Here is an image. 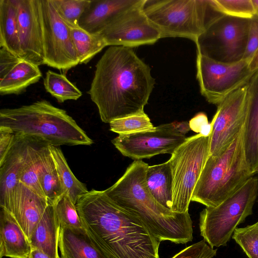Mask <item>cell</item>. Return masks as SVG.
Here are the masks:
<instances>
[{
    "mask_svg": "<svg viewBox=\"0 0 258 258\" xmlns=\"http://www.w3.org/2000/svg\"><path fill=\"white\" fill-rule=\"evenodd\" d=\"M60 230L54 205L49 204L29 239L32 248L40 250L52 258H61L58 253Z\"/></svg>",
    "mask_w": 258,
    "mask_h": 258,
    "instance_id": "22",
    "label": "cell"
},
{
    "mask_svg": "<svg viewBox=\"0 0 258 258\" xmlns=\"http://www.w3.org/2000/svg\"><path fill=\"white\" fill-rule=\"evenodd\" d=\"M95 68L88 93L103 122L144 112L155 80L132 48L110 46Z\"/></svg>",
    "mask_w": 258,
    "mask_h": 258,
    "instance_id": "1",
    "label": "cell"
},
{
    "mask_svg": "<svg viewBox=\"0 0 258 258\" xmlns=\"http://www.w3.org/2000/svg\"><path fill=\"white\" fill-rule=\"evenodd\" d=\"M257 196H258V194H257Z\"/></svg>",
    "mask_w": 258,
    "mask_h": 258,
    "instance_id": "46",
    "label": "cell"
},
{
    "mask_svg": "<svg viewBox=\"0 0 258 258\" xmlns=\"http://www.w3.org/2000/svg\"><path fill=\"white\" fill-rule=\"evenodd\" d=\"M149 165L135 160L123 175L104 191L114 204L139 218L160 241L186 243L192 240L188 212L176 213L160 204L150 193L146 180Z\"/></svg>",
    "mask_w": 258,
    "mask_h": 258,
    "instance_id": "3",
    "label": "cell"
},
{
    "mask_svg": "<svg viewBox=\"0 0 258 258\" xmlns=\"http://www.w3.org/2000/svg\"><path fill=\"white\" fill-rule=\"evenodd\" d=\"M70 28L79 63L87 64L107 46L104 39L99 34L91 33L79 26Z\"/></svg>",
    "mask_w": 258,
    "mask_h": 258,
    "instance_id": "29",
    "label": "cell"
},
{
    "mask_svg": "<svg viewBox=\"0 0 258 258\" xmlns=\"http://www.w3.org/2000/svg\"><path fill=\"white\" fill-rule=\"evenodd\" d=\"M218 10L224 15L251 19L255 14L252 0H214Z\"/></svg>",
    "mask_w": 258,
    "mask_h": 258,
    "instance_id": "35",
    "label": "cell"
},
{
    "mask_svg": "<svg viewBox=\"0 0 258 258\" xmlns=\"http://www.w3.org/2000/svg\"><path fill=\"white\" fill-rule=\"evenodd\" d=\"M49 145L44 148L43 151L39 180L48 204L53 205L63 194V192Z\"/></svg>",
    "mask_w": 258,
    "mask_h": 258,
    "instance_id": "28",
    "label": "cell"
},
{
    "mask_svg": "<svg viewBox=\"0 0 258 258\" xmlns=\"http://www.w3.org/2000/svg\"><path fill=\"white\" fill-rule=\"evenodd\" d=\"M258 194V177L251 176L238 190L214 207L200 213L201 235L211 247L225 246L238 225L252 214Z\"/></svg>",
    "mask_w": 258,
    "mask_h": 258,
    "instance_id": "7",
    "label": "cell"
},
{
    "mask_svg": "<svg viewBox=\"0 0 258 258\" xmlns=\"http://www.w3.org/2000/svg\"><path fill=\"white\" fill-rule=\"evenodd\" d=\"M142 1L91 0L79 20V26L88 32L98 34L116 16Z\"/></svg>",
    "mask_w": 258,
    "mask_h": 258,
    "instance_id": "19",
    "label": "cell"
},
{
    "mask_svg": "<svg viewBox=\"0 0 258 258\" xmlns=\"http://www.w3.org/2000/svg\"><path fill=\"white\" fill-rule=\"evenodd\" d=\"M248 83L228 95L218 105L212 122L210 156H218L233 143L241 131L247 105Z\"/></svg>",
    "mask_w": 258,
    "mask_h": 258,
    "instance_id": "14",
    "label": "cell"
},
{
    "mask_svg": "<svg viewBox=\"0 0 258 258\" xmlns=\"http://www.w3.org/2000/svg\"><path fill=\"white\" fill-rule=\"evenodd\" d=\"M146 0L113 18L98 34L107 46L133 48L150 45L161 38L158 29L143 11Z\"/></svg>",
    "mask_w": 258,
    "mask_h": 258,
    "instance_id": "12",
    "label": "cell"
},
{
    "mask_svg": "<svg viewBox=\"0 0 258 258\" xmlns=\"http://www.w3.org/2000/svg\"><path fill=\"white\" fill-rule=\"evenodd\" d=\"M43 85L46 91L60 103L70 100H77L82 95V92L66 75L50 70L46 73Z\"/></svg>",
    "mask_w": 258,
    "mask_h": 258,
    "instance_id": "30",
    "label": "cell"
},
{
    "mask_svg": "<svg viewBox=\"0 0 258 258\" xmlns=\"http://www.w3.org/2000/svg\"><path fill=\"white\" fill-rule=\"evenodd\" d=\"M255 15L258 16V0H252Z\"/></svg>",
    "mask_w": 258,
    "mask_h": 258,
    "instance_id": "44",
    "label": "cell"
},
{
    "mask_svg": "<svg viewBox=\"0 0 258 258\" xmlns=\"http://www.w3.org/2000/svg\"><path fill=\"white\" fill-rule=\"evenodd\" d=\"M186 139L171 122L158 125L153 131L118 135L111 142L123 156L142 160L159 154H172Z\"/></svg>",
    "mask_w": 258,
    "mask_h": 258,
    "instance_id": "13",
    "label": "cell"
},
{
    "mask_svg": "<svg viewBox=\"0 0 258 258\" xmlns=\"http://www.w3.org/2000/svg\"><path fill=\"white\" fill-rule=\"evenodd\" d=\"M44 63L67 71L79 64L70 27L60 18L52 0H39Z\"/></svg>",
    "mask_w": 258,
    "mask_h": 258,
    "instance_id": "11",
    "label": "cell"
},
{
    "mask_svg": "<svg viewBox=\"0 0 258 258\" xmlns=\"http://www.w3.org/2000/svg\"><path fill=\"white\" fill-rule=\"evenodd\" d=\"M242 140L245 158L254 175L258 169V70L248 83L247 105Z\"/></svg>",
    "mask_w": 258,
    "mask_h": 258,
    "instance_id": "18",
    "label": "cell"
},
{
    "mask_svg": "<svg viewBox=\"0 0 258 258\" xmlns=\"http://www.w3.org/2000/svg\"><path fill=\"white\" fill-rule=\"evenodd\" d=\"M258 48V16L254 15L250 20L248 40L243 59L249 62Z\"/></svg>",
    "mask_w": 258,
    "mask_h": 258,
    "instance_id": "37",
    "label": "cell"
},
{
    "mask_svg": "<svg viewBox=\"0 0 258 258\" xmlns=\"http://www.w3.org/2000/svg\"><path fill=\"white\" fill-rule=\"evenodd\" d=\"M58 14L69 27H78L79 20L91 0H52Z\"/></svg>",
    "mask_w": 258,
    "mask_h": 258,
    "instance_id": "32",
    "label": "cell"
},
{
    "mask_svg": "<svg viewBox=\"0 0 258 258\" xmlns=\"http://www.w3.org/2000/svg\"><path fill=\"white\" fill-rule=\"evenodd\" d=\"M250 20L221 16L196 41L197 53L221 62L241 61L247 47Z\"/></svg>",
    "mask_w": 258,
    "mask_h": 258,
    "instance_id": "9",
    "label": "cell"
},
{
    "mask_svg": "<svg viewBox=\"0 0 258 258\" xmlns=\"http://www.w3.org/2000/svg\"><path fill=\"white\" fill-rule=\"evenodd\" d=\"M31 250L30 241L20 225L9 212L1 208L0 258H29Z\"/></svg>",
    "mask_w": 258,
    "mask_h": 258,
    "instance_id": "21",
    "label": "cell"
},
{
    "mask_svg": "<svg viewBox=\"0 0 258 258\" xmlns=\"http://www.w3.org/2000/svg\"><path fill=\"white\" fill-rule=\"evenodd\" d=\"M22 58L6 49H0V79L7 75Z\"/></svg>",
    "mask_w": 258,
    "mask_h": 258,
    "instance_id": "39",
    "label": "cell"
},
{
    "mask_svg": "<svg viewBox=\"0 0 258 258\" xmlns=\"http://www.w3.org/2000/svg\"><path fill=\"white\" fill-rule=\"evenodd\" d=\"M0 126L10 128L15 134L38 138L56 147L93 144L64 110L45 100L17 108L2 109Z\"/></svg>",
    "mask_w": 258,
    "mask_h": 258,
    "instance_id": "4",
    "label": "cell"
},
{
    "mask_svg": "<svg viewBox=\"0 0 258 258\" xmlns=\"http://www.w3.org/2000/svg\"><path fill=\"white\" fill-rule=\"evenodd\" d=\"M19 35L23 59L38 66L44 63L39 0H16Z\"/></svg>",
    "mask_w": 258,
    "mask_h": 258,
    "instance_id": "15",
    "label": "cell"
},
{
    "mask_svg": "<svg viewBox=\"0 0 258 258\" xmlns=\"http://www.w3.org/2000/svg\"><path fill=\"white\" fill-rule=\"evenodd\" d=\"M243 127L230 146L218 156H209L193 191L191 201L214 207L231 196L253 174L246 161Z\"/></svg>",
    "mask_w": 258,
    "mask_h": 258,
    "instance_id": "5",
    "label": "cell"
},
{
    "mask_svg": "<svg viewBox=\"0 0 258 258\" xmlns=\"http://www.w3.org/2000/svg\"><path fill=\"white\" fill-rule=\"evenodd\" d=\"M76 206L84 228L111 258H159L161 241L104 190L88 191L78 198Z\"/></svg>",
    "mask_w": 258,
    "mask_h": 258,
    "instance_id": "2",
    "label": "cell"
},
{
    "mask_svg": "<svg viewBox=\"0 0 258 258\" xmlns=\"http://www.w3.org/2000/svg\"><path fill=\"white\" fill-rule=\"evenodd\" d=\"M143 11L161 38L183 37L195 42L224 15L214 0H146Z\"/></svg>",
    "mask_w": 258,
    "mask_h": 258,
    "instance_id": "6",
    "label": "cell"
},
{
    "mask_svg": "<svg viewBox=\"0 0 258 258\" xmlns=\"http://www.w3.org/2000/svg\"><path fill=\"white\" fill-rule=\"evenodd\" d=\"M48 205L45 198L19 182L5 210L14 217L29 240Z\"/></svg>",
    "mask_w": 258,
    "mask_h": 258,
    "instance_id": "16",
    "label": "cell"
},
{
    "mask_svg": "<svg viewBox=\"0 0 258 258\" xmlns=\"http://www.w3.org/2000/svg\"><path fill=\"white\" fill-rule=\"evenodd\" d=\"M232 238L248 258H258V221L244 227H237Z\"/></svg>",
    "mask_w": 258,
    "mask_h": 258,
    "instance_id": "34",
    "label": "cell"
},
{
    "mask_svg": "<svg viewBox=\"0 0 258 258\" xmlns=\"http://www.w3.org/2000/svg\"><path fill=\"white\" fill-rule=\"evenodd\" d=\"M0 47L21 58L16 0H0Z\"/></svg>",
    "mask_w": 258,
    "mask_h": 258,
    "instance_id": "24",
    "label": "cell"
},
{
    "mask_svg": "<svg viewBox=\"0 0 258 258\" xmlns=\"http://www.w3.org/2000/svg\"><path fill=\"white\" fill-rule=\"evenodd\" d=\"M210 136L201 134L186 138L171 154L170 163L172 175L171 211L186 213L192 195L210 155Z\"/></svg>",
    "mask_w": 258,
    "mask_h": 258,
    "instance_id": "8",
    "label": "cell"
},
{
    "mask_svg": "<svg viewBox=\"0 0 258 258\" xmlns=\"http://www.w3.org/2000/svg\"><path fill=\"white\" fill-rule=\"evenodd\" d=\"M15 134L9 127L0 126V163L5 158L14 141Z\"/></svg>",
    "mask_w": 258,
    "mask_h": 258,
    "instance_id": "40",
    "label": "cell"
},
{
    "mask_svg": "<svg viewBox=\"0 0 258 258\" xmlns=\"http://www.w3.org/2000/svg\"><path fill=\"white\" fill-rule=\"evenodd\" d=\"M29 141V137L15 134L13 145L0 163V206L6 209L19 182Z\"/></svg>",
    "mask_w": 258,
    "mask_h": 258,
    "instance_id": "17",
    "label": "cell"
},
{
    "mask_svg": "<svg viewBox=\"0 0 258 258\" xmlns=\"http://www.w3.org/2000/svg\"><path fill=\"white\" fill-rule=\"evenodd\" d=\"M197 79L201 94L210 103L218 105L228 95L247 84L255 72L249 62L215 61L199 53L197 55Z\"/></svg>",
    "mask_w": 258,
    "mask_h": 258,
    "instance_id": "10",
    "label": "cell"
},
{
    "mask_svg": "<svg viewBox=\"0 0 258 258\" xmlns=\"http://www.w3.org/2000/svg\"><path fill=\"white\" fill-rule=\"evenodd\" d=\"M42 76L39 67L21 59L2 79H0L1 95L20 94Z\"/></svg>",
    "mask_w": 258,
    "mask_h": 258,
    "instance_id": "23",
    "label": "cell"
},
{
    "mask_svg": "<svg viewBox=\"0 0 258 258\" xmlns=\"http://www.w3.org/2000/svg\"><path fill=\"white\" fill-rule=\"evenodd\" d=\"M146 180L154 198L162 206L171 210L172 175L169 162L149 166Z\"/></svg>",
    "mask_w": 258,
    "mask_h": 258,
    "instance_id": "26",
    "label": "cell"
},
{
    "mask_svg": "<svg viewBox=\"0 0 258 258\" xmlns=\"http://www.w3.org/2000/svg\"><path fill=\"white\" fill-rule=\"evenodd\" d=\"M53 205L60 227L84 228L76 204L68 195H62Z\"/></svg>",
    "mask_w": 258,
    "mask_h": 258,
    "instance_id": "33",
    "label": "cell"
},
{
    "mask_svg": "<svg viewBox=\"0 0 258 258\" xmlns=\"http://www.w3.org/2000/svg\"><path fill=\"white\" fill-rule=\"evenodd\" d=\"M51 156L62 185L63 194L68 195L74 204L78 198L89 190L85 184L79 181L71 171L61 150L49 145Z\"/></svg>",
    "mask_w": 258,
    "mask_h": 258,
    "instance_id": "27",
    "label": "cell"
},
{
    "mask_svg": "<svg viewBox=\"0 0 258 258\" xmlns=\"http://www.w3.org/2000/svg\"><path fill=\"white\" fill-rule=\"evenodd\" d=\"M110 130L118 135H130L155 130L148 115L144 112L112 120Z\"/></svg>",
    "mask_w": 258,
    "mask_h": 258,
    "instance_id": "31",
    "label": "cell"
},
{
    "mask_svg": "<svg viewBox=\"0 0 258 258\" xmlns=\"http://www.w3.org/2000/svg\"><path fill=\"white\" fill-rule=\"evenodd\" d=\"M256 173H257V174H258V169H257V171H256Z\"/></svg>",
    "mask_w": 258,
    "mask_h": 258,
    "instance_id": "45",
    "label": "cell"
},
{
    "mask_svg": "<svg viewBox=\"0 0 258 258\" xmlns=\"http://www.w3.org/2000/svg\"><path fill=\"white\" fill-rule=\"evenodd\" d=\"M48 144L40 139L29 137L26 157L19 177V182L44 198L45 197L40 183L39 176L43 151Z\"/></svg>",
    "mask_w": 258,
    "mask_h": 258,
    "instance_id": "25",
    "label": "cell"
},
{
    "mask_svg": "<svg viewBox=\"0 0 258 258\" xmlns=\"http://www.w3.org/2000/svg\"><path fill=\"white\" fill-rule=\"evenodd\" d=\"M29 258H52L43 251L36 248H32Z\"/></svg>",
    "mask_w": 258,
    "mask_h": 258,
    "instance_id": "42",
    "label": "cell"
},
{
    "mask_svg": "<svg viewBox=\"0 0 258 258\" xmlns=\"http://www.w3.org/2000/svg\"><path fill=\"white\" fill-rule=\"evenodd\" d=\"M172 124L174 127L181 134L185 136L189 130H190L189 122L187 121H174Z\"/></svg>",
    "mask_w": 258,
    "mask_h": 258,
    "instance_id": "41",
    "label": "cell"
},
{
    "mask_svg": "<svg viewBox=\"0 0 258 258\" xmlns=\"http://www.w3.org/2000/svg\"><path fill=\"white\" fill-rule=\"evenodd\" d=\"M58 247L61 258H111L84 228L60 227Z\"/></svg>",
    "mask_w": 258,
    "mask_h": 258,
    "instance_id": "20",
    "label": "cell"
},
{
    "mask_svg": "<svg viewBox=\"0 0 258 258\" xmlns=\"http://www.w3.org/2000/svg\"><path fill=\"white\" fill-rule=\"evenodd\" d=\"M216 254L217 249L203 240L182 250L172 258H213Z\"/></svg>",
    "mask_w": 258,
    "mask_h": 258,
    "instance_id": "36",
    "label": "cell"
},
{
    "mask_svg": "<svg viewBox=\"0 0 258 258\" xmlns=\"http://www.w3.org/2000/svg\"><path fill=\"white\" fill-rule=\"evenodd\" d=\"M191 130L205 137L210 136L213 129V122H209L207 115L199 112L189 121Z\"/></svg>",
    "mask_w": 258,
    "mask_h": 258,
    "instance_id": "38",
    "label": "cell"
},
{
    "mask_svg": "<svg viewBox=\"0 0 258 258\" xmlns=\"http://www.w3.org/2000/svg\"><path fill=\"white\" fill-rule=\"evenodd\" d=\"M248 66L252 71L255 72L258 70V48L250 60Z\"/></svg>",
    "mask_w": 258,
    "mask_h": 258,
    "instance_id": "43",
    "label": "cell"
}]
</instances>
